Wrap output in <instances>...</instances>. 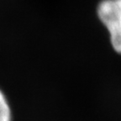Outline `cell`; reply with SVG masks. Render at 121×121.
Masks as SVG:
<instances>
[{
	"label": "cell",
	"mask_w": 121,
	"mask_h": 121,
	"mask_svg": "<svg viewBox=\"0 0 121 121\" xmlns=\"http://www.w3.org/2000/svg\"><path fill=\"white\" fill-rule=\"evenodd\" d=\"M98 13L109 30L113 47L121 53V0L100 1Z\"/></svg>",
	"instance_id": "cell-1"
},
{
	"label": "cell",
	"mask_w": 121,
	"mask_h": 121,
	"mask_svg": "<svg viewBox=\"0 0 121 121\" xmlns=\"http://www.w3.org/2000/svg\"><path fill=\"white\" fill-rule=\"evenodd\" d=\"M0 121H13L11 108L5 94L0 89Z\"/></svg>",
	"instance_id": "cell-2"
}]
</instances>
